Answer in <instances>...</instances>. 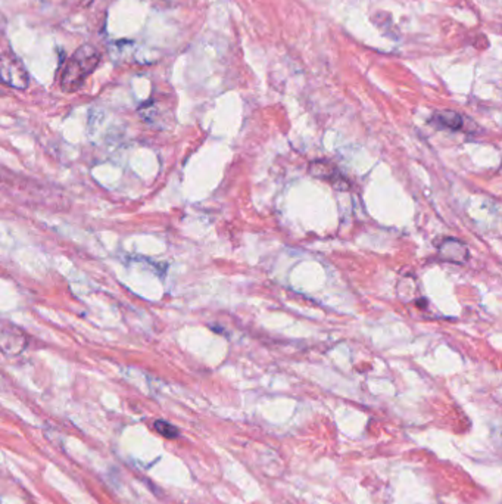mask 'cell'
I'll return each mask as SVG.
<instances>
[{"instance_id": "cell-5", "label": "cell", "mask_w": 502, "mask_h": 504, "mask_svg": "<svg viewBox=\"0 0 502 504\" xmlns=\"http://www.w3.org/2000/svg\"><path fill=\"white\" fill-rule=\"evenodd\" d=\"M311 175L319 177V179H326V180H330V181H345L343 180V177L339 175V171L328 163H324V161H317L314 164H311Z\"/></svg>"}, {"instance_id": "cell-2", "label": "cell", "mask_w": 502, "mask_h": 504, "mask_svg": "<svg viewBox=\"0 0 502 504\" xmlns=\"http://www.w3.org/2000/svg\"><path fill=\"white\" fill-rule=\"evenodd\" d=\"M0 82L18 90H25L30 84L29 71L21 59L12 53L0 55Z\"/></svg>"}, {"instance_id": "cell-6", "label": "cell", "mask_w": 502, "mask_h": 504, "mask_svg": "<svg viewBox=\"0 0 502 504\" xmlns=\"http://www.w3.org/2000/svg\"><path fill=\"white\" fill-rule=\"evenodd\" d=\"M433 121L449 130H459L462 127V117L454 111H441L434 114Z\"/></svg>"}, {"instance_id": "cell-4", "label": "cell", "mask_w": 502, "mask_h": 504, "mask_svg": "<svg viewBox=\"0 0 502 504\" xmlns=\"http://www.w3.org/2000/svg\"><path fill=\"white\" fill-rule=\"evenodd\" d=\"M439 252L441 257L446 261L462 264L469 260V249L458 239H445L439 246Z\"/></svg>"}, {"instance_id": "cell-3", "label": "cell", "mask_w": 502, "mask_h": 504, "mask_svg": "<svg viewBox=\"0 0 502 504\" xmlns=\"http://www.w3.org/2000/svg\"><path fill=\"white\" fill-rule=\"evenodd\" d=\"M29 345L25 332L8 320H0V353L8 357L22 354Z\"/></svg>"}, {"instance_id": "cell-7", "label": "cell", "mask_w": 502, "mask_h": 504, "mask_svg": "<svg viewBox=\"0 0 502 504\" xmlns=\"http://www.w3.org/2000/svg\"><path fill=\"white\" fill-rule=\"evenodd\" d=\"M153 428L156 432H160L162 436H167V438H176L178 435V431L173 427V424L168 422H164V420L155 422Z\"/></svg>"}, {"instance_id": "cell-1", "label": "cell", "mask_w": 502, "mask_h": 504, "mask_svg": "<svg viewBox=\"0 0 502 504\" xmlns=\"http://www.w3.org/2000/svg\"><path fill=\"white\" fill-rule=\"evenodd\" d=\"M100 58L102 57L99 50L91 45H83L78 47L63 66L61 75V89L65 93L77 91L98 68Z\"/></svg>"}, {"instance_id": "cell-8", "label": "cell", "mask_w": 502, "mask_h": 504, "mask_svg": "<svg viewBox=\"0 0 502 504\" xmlns=\"http://www.w3.org/2000/svg\"><path fill=\"white\" fill-rule=\"evenodd\" d=\"M0 387H2V378H0Z\"/></svg>"}]
</instances>
